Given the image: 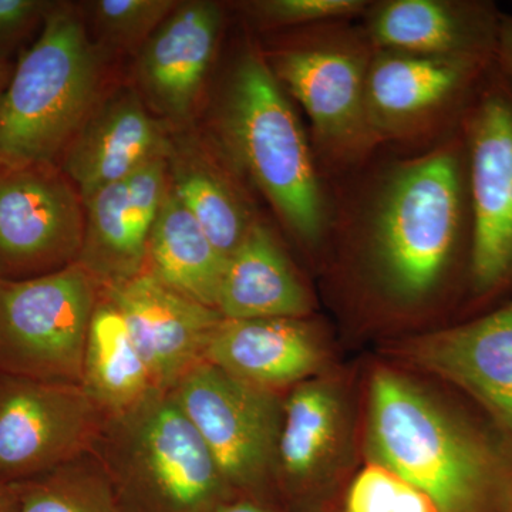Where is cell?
I'll return each instance as SVG.
<instances>
[{
    "label": "cell",
    "instance_id": "obj_1",
    "mask_svg": "<svg viewBox=\"0 0 512 512\" xmlns=\"http://www.w3.org/2000/svg\"><path fill=\"white\" fill-rule=\"evenodd\" d=\"M357 224L373 282L394 305H420L458 262L468 269L471 212L461 126L427 153L390 164Z\"/></svg>",
    "mask_w": 512,
    "mask_h": 512
},
{
    "label": "cell",
    "instance_id": "obj_2",
    "mask_svg": "<svg viewBox=\"0 0 512 512\" xmlns=\"http://www.w3.org/2000/svg\"><path fill=\"white\" fill-rule=\"evenodd\" d=\"M220 130L229 154L306 245L325 235L329 215L319 171L284 87L264 53L245 50L229 74Z\"/></svg>",
    "mask_w": 512,
    "mask_h": 512
},
{
    "label": "cell",
    "instance_id": "obj_3",
    "mask_svg": "<svg viewBox=\"0 0 512 512\" xmlns=\"http://www.w3.org/2000/svg\"><path fill=\"white\" fill-rule=\"evenodd\" d=\"M369 439L379 464L443 512H484L508 470L485 440L392 370L373 375Z\"/></svg>",
    "mask_w": 512,
    "mask_h": 512
},
{
    "label": "cell",
    "instance_id": "obj_4",
    "mask_svg": "<svg viewBox=\"0 0 512 512\" xmlns=\"http://www.w3.org/2000/svg\"><path fill=\"white\" fill-rule=\"evenodd\" d=\"M93 451L124 512H211L237 495L171 392L106 417Z\"/></svg>",
    "mask_w": 512,
    "mask_h": 512
},
{
    "label": "cell",
    "instance_id": "obj_5",
    "mask_svg": "<svg viewBox=\"0 0 512 512\" xmlns=\"http://www.w3.org/2000/svg\"><path fill=\"white\" fill-rule=\"evenodd\" d=\"M100 100V50L79 12L55 3L0 96V153L59 164Z\"/></svg>",
    "mask_w": 512,
    "mask_h": 512
},
{
    "label": "cell",
    "instance_id": "obj_6",
    "mask_svg": "<svg viewBox=\"0 0 512 512\" xmlns=\"http://www.w3.org/2000/svg\"><path fill=\"white\" fill-rule=\"evenodd\" d=\"M340 23L312 26L295 42L264 56L279 84L311 119L326 160L349 165L377 146L365 106L375 49L365 32L340 28Z\"/></svg>",
    "mask_w": 512,
    "mask_h": 512
},
{
    "label": "cell",
    "instance_id": "obj_7",
    "mask_svg": "<svg viewBox=\"0 0 512 512\" xmlns=\"http://www.w3.org/2000/svg\"><path fill=\"white\" fill-rule=\"evenodd\" d=\"M466 141L474 301L512 291V80L491 67L460 123Z\"/></svg>",
    "mask_w": 512,
    "mask_h": 512
},
{
    "label": "cell",
    "instance_id": "obj_8",
    "mask_svg": "<svg viewBox=\"0 0 512 512\" xmlns=\"http://www.w3.org/2000/svg\"><path fill=\"white\" fill-rule=\"evenodd\" d=\"M100 289L77 262L26 281L0 279V373L82 384Z\"/></svg>",
    "mask_w": 512,
    "mask_h": 512
},
{
    "label": "cell",
    "instance_id": "obj_9",
    "mask_svg": "<svg viewBox=\"0 0 512 512\" xmlns=\"http://www.w3.org/2000/svg\"><path fill=\"white\" fill-rule=\"evenodd\" d=\"M170 392L228 487L237 495L268 498L276 485L284 409L278 393L235 379L208 362L191 369Z\"/></svg>",
    "mask_w": 512,
    "mask_h": 512
},
{
    "label": "cell",
    "instance_id": "obj_10",
    "mask_svg": "<svg viewBox=\"0 0 512 512\" xmlns=\"http://www.w3.org/2000/svg\"><path fill=\"white\" fill-rule=\"evenodd\" d=\"M86 207L62 167L0 153V279L62 271L82 249Z\"/></svg>",
    "mask_w": 512,
    "mask_h": 512
},
{
    "label": "cell",
    "instance_id": "obj_11",
    "mask_svg": "<svg viewBox=\"0 0 512 512\" xmlns=\"http://www.w3.org/2000/svg\"><path fill=\"white\" fill-rule=\"evenodd\" d=\"M104 421L82 384L0 373V481L26 483L92 451Z\"/></svg>",
    "mask_w": 512,
    "mask_h": 512
},
{
    "label": "cell",
    "instance_id": "obj_12",
    "mask_svg": "<svg viewBox=\"0 0 512 512\" xmlns=\"http://www.w3.org/2000/svg\"><path fill=\"white\" fill-rule=\"evenodd\" d=\"M494 62L375 50L367 69V123L377 144L460 126Z\"/></svg>",
    "mask_w": 512,
    "mask_h": 512
},
{
    "label": "cell",
    "instance_id": "obj_13",
    "mask_svg": "<svg viewBox=\"0 0 512 512\" xmlns=\"http://www.w3.org/2000/svg\"><path fill=\"white\" fill-rule=\"evenodd\" d=\"M126 319L157 389L170 392L205 353L224 316L188 299L143 271L119 284L101 286Z\"/></svg>",
    "mask_w": 512,
    "mask_h": 512
},
{
    "label": "cell",
    "instance_id": "obj_14",
    "mask_svg": "<svg viewBox=\"0 0 512 512\" xmlns=\"http://www.w3.org/2000/svg\"><path fill=\"white\" fill-rule=\"evenodd\" d=\"M400 353L464 390L512 440V299L461 325L410 339Z\"/></svg>",
    "mask_w": 512,
    "mask_h": 512
},
{
    "label": "cell",
    "instance_id": "obj_15",
    "mask_svg": "<svg viewBox=\"0 0 512 512\" xmlns=\"http://www.w3.org/2000/svg\"><path fill=\"white\" fill-rule=\"evenodd\" d=\"M221 28L218 3L194 0L175 6L140 49L137 82L146 106L170 120L190 117L217 53Z\"/></svg>",
    "mask_w": 512,
    "mask_h": 512
},
{
    "label": "cell",
    "instance_id": "obj_16",
    "mask_svg": "<svg viewBox=\"0 0 512 512\" xmlns=\"http://www.w3.org/2000/svg\"><path fill=\"white\" fill-rule=\"evenodd\" d=\"M375 50L494 62L501 12L480 0H384L366 9Z\"/></svg>",
    "mask_w": 512,
    "mask_h": 512
},
{
    "label": "cell",
    "instance_id": "obj_17",
    "mask_svg": "<svg viewBox=\"0 0 512 512\" xmlns=\"http://www.w3.org/2000/svg\"><path fill=\"white\" fill-rule=\"evenodd\" d=\"M168 147L140 93L121 89L100 100L59 165L86 201L101 188L126 180Z\"/></svg>",
    "mask_w": 512,
    "mask_h": 512
},
{
    "label": "cell",
    "instance_id": "obj_18",
    "mask_svg": "<svg viewBox=\"0 0 512 512\" xmlns=\"http://www.w3.org/2000/svg\"><path fill=\"white\" fill-rule=\"evenodd\" d=\"M322 345L305 319H224L205 362L235 379L278 393L306 382L323 363Z\"/></svg>",
    "mask_w": 512,
    "mask_h": 512
},
{
    "label": "cell",
    "instance_id": "obj_19",
    "mask_svg": "<svg viewBox=\"0 0 512 512\" xmlns=\"http://www.w3.org/2000/svg\"><path fill=\"white\" fill-rule=\"evenodd\" d=\"M225 319H302L312 299L272 229L255 220L229 256L218 291Z\"/></svg>",
    "mask_w": 512,
    "mask_h": 512
},
{
    "label": "cell",
    "instance_id": "obj_20",
    "mask_svg": "<svg viewBox=\"0 0 512 512\" xmlns=\"http://www.w3.org/2000/svg\"><path fill=\"white\" fill-rule=\"evenodd\" d=\"M342 403L330 383L296 384L282 409L276 454V485L292 498L306 494L338 446Z\"/></svg>",
    "mask_w": 512,
    "mask_h": 512
},
{
    "label": "cell",
    "instance_id": "obj_21",
    "mask_svg": "<svg viewBox=\"0 0 512 512\" xmlns=\"http://www.w3.org/2000/svg\"><path fill=\"white\" fill-rule=\"evenodd\" d=\"M82 386L106 417L128 412L158 390L126 319L101 289L87 330Z\"/></svg>",
    "mask_w": 512,
    "mask_h": 512
},
{
    "label": "cell",
    "instance_id": "obj_22",
    "mask_svg": "<svg viewBox=\"0 0 512 512\" xmlns=\"http://www.w3.org/2000/svg\"><path fill=\"white\" fill-rule=\"evenodd\" d=\"M225 264L227 259L178 200L168 181L148 239L147 271L173 291L217 309Z\"/></svg>",
    "mask_w": 512,
    "mask_h": 512
},
{
    "label": "cell",
    "instance_id": "obj_23",
    "mask_svg": "<svg viewBox=\"0 0 512 512\" xmlns=\"http://www.w3.org/2000/svg\"><path fill=\"white\" fill-rule=\"evenodd\" d=\"M86 227L77 264L100 286L119 284L146 271L150 234L138 224L126 180L84 201Z\"/></svg>",
    "mask_w": 512,
    "mask_h": 512
},
{
    "label": "cell",
    "instance_id": "obj_24",
    "mask_svg": "<svg viewBox=\"0 0 512 512\" xmlns=\"http://www.w3.org/2000/svg\"><path fill=\"white\" fill-rule=\"evenodd\" d=\"M168 181L221 255L234 254L255 218L227 177L200 157L173 156L168 150Z\"/></svg>",
    "mask_w": 512,
    "mask_h": 512
},
{
    "label": "cell",
    "instance_id": "obj_25",
    "mask_svg": "<svg viewBox=\"0 0 512 512\" xmlns=\"http://www.w3.org/2000/svg\"><path fill=\"white\" fill-rule=\"evenodd\" d=\"M15 487L16 512H124L106 467L93 450Z\"/></svg>",
    "mask_w": 512,
    "mask_h": 512
},
{
    "label": "cell",
    "instance_id": "obj_26",
    "mask_svg": "<svg viewBox=\"0 0 512 512\" xmlns=\"http://www.w3.org/2000/svg\"><path fill=\"white\" fill-rule=\"evenodd\" d=\"M339 512H443L429 494L382 464L359 471L343 495Z\"/></svg>",
    "mask_w": 512,
    "mask_h": 512
},
{
    "label": "cell",
    "instance_id": "obj_27",
    "mask_svg": "<svg viewBox=\"0 0 512 512\" xmlns=\"http://www.w3.org/2000/svg\"><path fill=\"white\" fill-rule=\"evenodd\" d=\"M177 5L173 0H97L90 9L107 45L133 50L144 46Z\"/></svg>",
    "mask_w": 512,
    "mask_h": 512
},
{
    "label": "cell",
    "instance_id": "obj_28",
    "mask_svg": "<svg viewBox=\"0 0 512 512\" xmlns=\"http://www.w3.org/2000/svg\"><path fill=\"white\" fill-rule=\"evenodd\" d=\"M363 0H261L248 3L252 18L275 28H312L338 23L366 12Z\"/></svg>",
    "mask_w": 512,
    "mask_h": 512
},
{
    "label": "cell",
    "instance_id": "obj_29",
    "mask_svg": "<svg viewBox=\"0 0 512 512\" xmlns=\"http://www.w3.org/2000/svg\"><path fill=\"white\" fill-rule=\"evenodd\" d=\"M53 5L43 0H0V49L16 45L45 20Z\"/></svg>",
    "mask_w": 512,
    "mask_h": 512
},
{
    "label": "cell",
    "instance_id": "obj_30",
    "mask_svg": "<svg viewBox=\"0 0 512 512\" xmlns=\"http://www.w3.org/2000/svg\"><path fill=\"white\" fill-rule=\"evenodd\" d=\"M495 66L512 80V15L501 13L495 45Z\"/></svg>",
    "mask_w": 512,
    "mask_h": 512
},
{
    "label": "cell",
    "instance_id": "obj_31",
    "mask_svg": "<svg viewBox=\"0 0 512 512\" xmlns=\"http://www.w3.org/2000/svg\"><path fill=\"white\" fill-rule=\"evenodd\" d=\"M211 512H284L268 498L234 495Z\"/></svg>",
    "mask_w": 512,
    "mask_h": 512
},
{
    "label": "cell",
    "instance_id": "obj_32",
    "mask_svg": "<svg viewBox=\"0 0 512 512\" xmlns=\"http://www.w3.org/2000/svg\"><path fill=\"white\" fill-rule=\"evenodd\" d=\"M484 512H512V468L501 478Z\"/></svg>",
    "mask_w": 512,
    "mask_h": 512
},
{
    "label": "cell",
    "instance_id": "obj_33",
    "mask_svg": "<svg viewBox=\"0 0 512 512\" xmlns=\"http://www.w3.org/2000/svg\"><path fill=\"white\" fill-rule=\"evenodd\" d=\"M18 511V490L15 485L0 481V512Z\"/></svg>",
    "mask_w": 512,
    "mask_h": 512
},
{
    "label": "cell",
    "instance_id": "obj_34",
    "mask_svg": "<svg viewBox=\"0 0 512 512\" xmlns=\"http://www.w3.org/2000/svg\"><path fill=\"white\" fill-rule=\"evenodd\" d=\"M12 72L13 70L10 69L9 64L3 62V60L0 59V96H2L5 87L8 86V82L10 76H12Z\"/></svg>",
    "mask_w": 512,
    "mask_h": 512
}]
</instances>
